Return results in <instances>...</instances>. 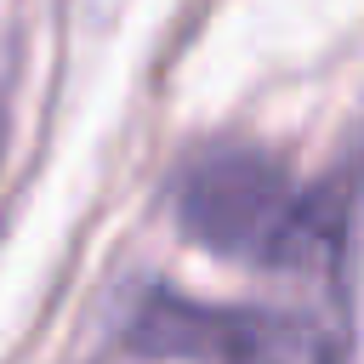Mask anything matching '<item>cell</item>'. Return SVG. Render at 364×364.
Listing matches in <instances>:
<instances>
[{
	"label": "cell",
	"mask_w": 364,
	"mask_h": 364,
	"mask_svg": "<svg viewBox=\"0 0 364 364\" xmlns=\"http://www.w3.org/2000/svg\"><path fill=\"white\" fill-rule=\"evenodd\" d=\"M171 205L193 245L279 273L330 267L347 239L341 193L296 182L256 148H205L182 165Z\"/></svg>",
	"instance_id": "obj_1"
},
{
	"label": "cell",
	"mask_w": 364,
	"mask_h": 364,
	"mask_svg": "<svg viewBox=\"0 0 364 364\" xmlns=\"http://www.w3.org/2000/svg\"><path fill=\"white\" fill-rule=\"evenodd\" d=\"M125 347L182 364H341V341L301 313L216 307L176 290H148L125 318Z\"/></svg>",
	"instance_id": "obj_2"
}]
</instances>
